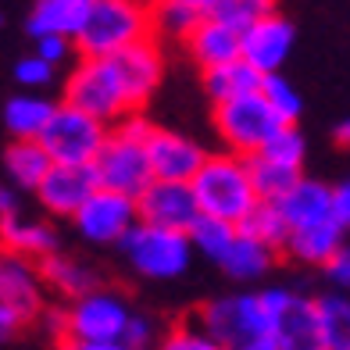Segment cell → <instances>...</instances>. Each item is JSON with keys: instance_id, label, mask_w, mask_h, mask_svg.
<instances>
[{"instance_id": "obj_29", "label": "cell", "mask_w": 350, "mask_h": 350, "mask_svg": "<svg viewBox=\"0 0 350 350\" xmlns=\"http://www.w3.org/2000/svg\"><path fill=\"white\" fill-rule=\"evenodd\" d=\"M240 236V226L229 218H215V215H200L193 221V229H189V240H193V250L204 254L208 261H221L226 258V250L232 247V240Z\"/></svg>"}, {"instance_id": "obj_23", "label": "cell", "mask_w": 350, "mask_h": 350, "mask_svg": "<svg viewBox=\"0 0 350 350\" xmlns=\"http://www.w3.org/2000/svg\"><path fill=\"white\" fill-rule=\"evenodd\" d=\"M279 208H282L286 221H290V229L336 218V208H332V186L318 183V179H300L290 193L279 200Z\"/></svg>"}, {"instance_id": "obj_5", "label": "cell", "mask_w": 350, "mask_h": 350, "mask_svg": "<svg viewBox=\"0 0 350 350\" xmlns=\"http://www.w3.org/2000/svg\"><path fill=\"white\" fill-rule=\"evenodd\" d=\"M118 247L136 275L157 279V282L186 275L189 261L197 254L186 229H168V226H154V221H136Z\"/></svg>"}, {"instance_id": "obj_14", "label": "cell", "mask_w": 350, "mask_h": 350, "mask_svg": "<svg viewBox=\"0 0 350 350\" xmlns=\"http://www.w3.org/2000/svg\"><path fill=\"white\" fill-rule=\"evenodd\" d=\"M147 154H150L154 179L189 183L200 172V165L208 161V150H204L197 139H189L186 133H175V129H157V125L147 136Z\"/></svg>"}, {"instance_id": "obj_9", "label": "cell", "mask_w": 350, "mask_h": 350, "mask_svg": "<svg viewBox=\"0 0 350 350\" xmlns=\"http://www.w3.org/2000/svg\"><path fill=\"white\" fill-rule=\"evenodd\" d=\"M107 136H111V122L61 100L51 122H46V129L40 133V143L57 165H93Z\"/></svg>"}, {"instance_id": "obj_12", "label": "cell", "mask_w": 350, "mask_h": 350, "mask_svg": "<svg viewBox=\"0 0 350 350\" xmlns=\"http://www.w3.org/2000/svg\"><path fill=\"white\" fill-rule=\"evenodd\" d=\"M136 204H139V221L186 229V232L204 215L200 200L193 193V183H183V179H150L147 189L136 197Z\"/></svg>"}, {"instance_id": "obj_26", "label": "cell", "mask_w": 350, "mask_h": 350, "mask_svg": "<svg viewBox=\"0 0 350 350\" xmlns=\"http://www.w3.org/2000/svg\"><path fill=\"white\" fill-rule=\"evenodd\" d=\"M54 107L57 104L43 100L40 93H18L4 104V129L11 133V139H40Z\"/></svg>"}, {"instance_id": "obj_20", "label": "cell", "mask_w": 350, "mask_h": 350, "mask_svg": "<svg viewBox=\"0 0 350 350\" xmlns=\"http://www.w3.org/2000/svg\"><path fill=\"white\" fill-rule=\"evenodd\" d=\"M0 247L22 254V258L43 261L46 254L57 250V232L46 226L43 218H29L22 211H8V215H0Z\"/></svg>"}, {"instance_id": "obj_28", "label": "cell", "mask_w": 350, "mask_h": 350, "mask_svg": "<svg viewBox=\"0 0 350 350\" xmlns=\"http://www.w3.org/2000/svg\"><path fill=\"white\" fill-rule=\"evenodd\" d=\"M318 314V347L322 350H350V297L325 293L314 300Z\"/></svg>"}, {"instance_id": "obj_15", "label": "cell", "mask_w": 350, "mask_h": 350, "mask_svg": "<svg viewBox=\"0 0 350 350\" xmlns=\"http://www.w3.org/2000/svg\"><path fill=\"white\" fill-rule=\"evenodd\" d=\"M290 51H293V25L279 11L265 14V18L243 29V57L265 75L279 72L286 65V57H290Z\"/></svg>"}, {"instance_id": "obj_21", "label": "cell", "mask_w": 350, "mask_h": 350, "mask_svg": "<svg viewBox=\"0 0 350 350\" xmlns=\"http://www.w3.org/2000/svg\"><path fill=\"white\" fill-rule=\"evenodd\" d=\"M90 8L93 0H36L33 14H29V33L33 36L57 33V36L75 40L90 18Z\"/></svg>"}, {"instance_id": "obj_34", "label": "cell", "mask_w": 350, "mask_h": 350, "mask_svg": "<svg viewBox=\"0 0 350 350\" xmlns=\"http://www.w3.org/2000/svg\"><path fill=\"white\" fill-rule=\"evenodd\" d=\"M261 93L268 97V104L275 107V115L282 122H297L300 111H304V100H300V93L290 86V79H282L279 72H268L261 79Z\"/></svg>"}, {"instance_id": "obj_7", "label": "cell", "mask_w": 350, "mask_h": 350, "mask_svg": "<svg viewBox=\"0 0 350 350\" xmlns=\"http://www.w3.org/2000/svg\"><path fill=\"white\" fill-rule=\"evenodd\" d=\"M65 100L90 111V115L104 118V122H118V118L129 115V111H136L115 54L79 61L65 79Z\"/></svg>"}, {"instance_id": "obj_39", "label": "cell", "mask_w": 350, "mask_h": 350, "mask_svg": "<svg viewBox=\"0 0 350 350\" xmlns=\"http://www.w3.org/2000/svg\"><path fill=\"white\" fill-rule=\"evenodd\" d=\"M157 340V325L150 322L147 314H133L129 332H125V350H143Z\"/></svg>"}, {"instance_id": "obj_41", "label": "cell", "mask_w": 350, "mask_h": 350, "mask_svg": "<svg viewBox=\"0 0 350 350\" xmlns=\"http://www.w3.org/2000/svg\"><path fill=\"white\" fill-rule=\"evenodd\" d=\"M325 275L340 286V290H347L350 293V243H343L340 250H336V258H332L329 265H325Z\"/></svg>"}, {"instance_id": "obj_32", "label": "cell", "mask_w": 350, "mask_h": 350, "mask_svg": "<svg viewBox=\"0 0 350 350\" xmlns=\"http://www.w3.org/2000/svg\"><path fill=\"white\" fill-rule=\"evenodd\" d=\"M261 157H272V161H282V165H293V168H304V157H308V143L300 136L297 122H286L282 129L272 136L261 147Z\"/></svg>"}, {"instance_id": "obj_44", "label": "cell", "mask_w": 350, "mask_h": 350, "mask_svg": "<svg viewBox=\"0 0 350 350\" xmlns=\"http://www.w3.org/2000/svg\"><path fill=\"white\" fill-rule=\"evenodd\" d=\"M172 4H183V8L197 11V14H211L218 8V0H172Z\"/></svg>"}, {"instance_id": "obj_2", "label": "cell", "mask_w": 350, "mask_h": 350, "mask_svg": "<svg viewBox=\"0 0 350 350\" xmlns=\"http://www.w3.org/2000/svg\"><path fill=\"white\" fill-rule=\"evenodd\" d=\"M193 193L200 200L204 215L215 218H229L240 221L254 211L258 204V186H254V172H250V157L226 150V154H208V161L200 165V172L193 175Z\"/></svg>"}, {"instance_id": "obj_11", "label": "cell", "mask_w": 350, "mask_h": 350, "mask_svg": "<svg viewBox=\"0 0 350 350\" xmlns=\"http://www.w3.org/2000/svg\"><path fill=\"white\" fill-rule=\"evenodd\" d=\"M261 304L268 314V325H272L275 350H322L311 297H300L286 286H268V290H261Z\"/></svg>"}, {"instance_id": "obj_33", "label": "cell", "mask_w": 350, "mask_h": 350, "mask_svg": "<svg viewBox=\"0 0 350 350\" xmlns=\"http://www.w3.org/2000/svg\"><path fill=\"white\" fill-rule=\"evenodd\" d=\"M200 18H204V14L189 11L183 4H172V0H154V29H157V33H165V36H172V40H186Z\"/></svg>"}, {"instance_id": "obj_35", "label": "cell", "mask_w": 350, "mask_h": 350, "mask_svg": "<svg viewBox=\"0 0 350 350\" xmlns=\"http://www.w3.org/2000/svg\"><path fill=\"white\" fill-rule=\"evenodd\" d=\"M275 11V0H218V8L211 14H218L221 22H229L232 29H243L254 25L258 18H265V14Z\"/></svg>"}, {"instance_id": "obj_22", "label": "cell", "mask_w": 350, "mask_h": 350, "mask_svg": "<svg viewBox=\"0 0 350 350\" xmlns=\"http://www.w3.org/2000/svg\"><path fill=\"white\" fill-rule=\"evenodd\" d=\"M275 265V247H268L265 240H258V236H250L240 229V236L232 240V247L226 250V258L218 261V268L226 272L229 279L236 282H254L272 272Z\"/></svg>"}, {"instance_id": "obj_31", "label": "cell", "mask_w": 350, "mask_h": 350, "mask_svg": "<svg viewBox=\"0 0 350 350\" xmlns=\"http://www.w3.org/2000/svg\"><path fill=\"white\" fill-rule=\"evenodd\" d=\"M240 229L250 232V236H258V240H265L268 247H275V250H282L286 240H290V221H286L279 200H258L254 211L240 221Z\"/></svg>"}, {"instance_id": "obj_16", "label": "cell", "mask_w": 350, "mask_h": 350, "mask_svg": "<svg viewBox=\"0 0 350 350\" xmlns=\"http://www.w3.org/2000/svg\"><path fill=\"white\" fill-rule=\"evenodd\" d=\"M43 290L46 282L40 272V261L0 247V300H8V304L22 308L29 318H36L43 311Z\"/></svg>"}, {"instance_id": "obj_45", "label": "cell", "mask_w": 350, "mask_h": 350, "mask_svg": "<svg viewBox=\"0 0 350 350\" xmlns=\"http://www.w3.org/2000/svg\"><path fill=\"white\" fill-rule=\"evenodd\" d=\"M336 139H340V143H343V147H350V118H347V122H340V125H336Z\"/></svg>"}, {"instance_id": "obj_40", "label": "cell", "mask_w": 350, "mask_h": 350, "mask_svg": "<svg viewBox=\"0 0 350 350\" xmlns=\"http://www.w3.org/2000/svg\"><path fill=\"white\" fill-rule=\"evenodd\" d=\"M29 322H33V318H29L22 308H14V304H8V300H0V343L14 340Z\"/></svg>"}, {"instance_id": "obj_18", "label": "cell", "mask_w": 350, "mask_h": 350, "mask_svg": "<svg viewBox=\"0 0 350 350\" xmlns=\"http://www.w3.org/2000/svg\"><path fill=\"white\" fill-rule=\"evenodd\" d=\"M118 68H122V79L125 86H129V97H133V107L139 111L154 97V90L161 86V75H165V54L157 40H139L133 46H125V51L115 54Z\"/></svg>"}, {"instance_id": "obj_1", "label": "cell", "mask_w": 350, "mask_h": 350, "mask_svg": "<svg viewBox=\"0 0 350 350\" xmlns=\"http://www.w3.org/2000/svg\"><path fill=\"white\" fill-rule=\"evenodd\" d=\"M129 300L111 290H90L75 297L65 311L51 314V336L75 350H125V332L133 322Z\"/></svg>"}, {"instance_id": "obj_4", "label": "cell", "mask_w": 350, "mask_h": 350, "mask_svg": "<svg viewBox=\"0 0 350 350\" xmlns=\"http://www.w3.org/2000/svg\"><path fill=\"white\" fill-rule=\"evenodd\" d=\"M154 125L139 115V111H129L125 118L115 122L107 143L100 147L97 161H93V172H97L100 186L122 189V193L139 197L147 183L154 179L150 168V154H147V136Z\"/></svg>"}, {"instance_id": "obj_27", "label": "cell", "mask_w": 350, "mask_h": 350, "mask_svg": "<svg viewBox=\"0 0 350 350\" xmlns=\"http://www.w3.org/2000/svg\"><path fill=\"white\" fill-rule=\"evenodd\" d=\"M261 79L265 72H258L247 57H236L204 72V86H208L211 100H229V97H243V93L261 90Z\"/></svg>"}, {"instance_id": "obj_30", "label": "cell", "mask_w": 350, "mask_h": 350, "mask_svg": "<svg viewBox=\"0 0 350 350\" xmlns=\"http://www.w3.org/2000/svg\"><path fill=\"white\" fill-rule=\"evenodd\" d=\"M250 172H254V186H258L261 200H282L300 179H304V172H300V168L272 161V157H261V154L250 157Z\"/></svg>"}, {"instance_id": "obj_3", "label": "cell", "mask_w": 350, "mask_h": 350, "mask_svg": "<svg viewBox=\"0 0 350 350\" xmlns=\"http://www.w3.org/2000/svg\"><path fill=\"white\" fill-rule=\"evenodd\" d=\"M154 33V0H93L83 33L75 36V51L83 57H104Z\"/></svg>"}, {"instance_id": "obj_43", "label": "cell", "mask_w": 350, "mask_h": 350, "mask_svg": "<svg viewBox=\"0 0 350 350\" xmlns=\"http://www.w3.org/2000/svg\"><path fill=\"white\" fill-rule=\"evenodd\" d=\"M14 186V183H11ZM0 183V215H8V211H18V197H14V189Z\"/></svg>"}, {"instance_id": "obj_13", "label": "cell", "mask_w": 350, "mask_h": 350, "mask_svg": "<svg viewBox=\"0 0 350 350\" xmlns=\"http://www.w3.org/2000/svg\"><path fill=\"white\" fill-rule=\"evenodd\" d=\"M100 186L93 165H51V172L43 175V183L36 189V200L46 215L54 218H72L86 204V197Z\"/></svg>"}, {"instance_id": "obj_17", "label": "cell", "mask_w": 350, "mask_h": 350, "mask_svg": "<svg viewBox=\"0 0 350 350\" xmlns=\"http://www.w3.org/2000/svg\"><path fill=\"white\" fill-rule=\"evenodd\" d=\"M183 43H186V51H189V57L197 61L200 72L243 57V33L232 29L229 22H221L218 14H204V18L193 25V33H189Z\"/></svg>"}, {"instance_id": "obj_38", "label": "cell", "mask_w": 350, "mask_h": 350, "mask_svg": "<svg viewBox=\"0 0 350 350\" xmlns=\"http://www.w3.org/2000/svg\"><path fill=\"white\" fill-rule=\"evenodd\" d=\"M72 46H75L72 36H57V33L36 36V54H43L51 65H65V61L72 57Z\"/></svg>"}, {"instance_id": "obj_8", "label": "cell", "mask_w": 350, "mask_h": 350, "mask_svg": "<svg viewBox=\"0 0 350 350\" xmlns=\"http://www.w3.org/2000/svg\"><path fill=\"white\" fill-rule=\"evenodd\" d=\"M282 118L275 115V107L268 104L261 90L243 93V97L215 100V133L226 143V150H236L243 157L261 154V147L282 129Z\"/></svg>"}, {"instance_id": "obj_37", "label": "cell", "mask_w": 350, "mask_h": 350, "mask_svg": "<svg viewBox=\"0 0 350 350\" xmlns=\"http://www.w3.org/2000/svg\"><path fill=\"white\" fill-rule=\"evenodd\" d=\"M54 68L43 54H29V57H18L14 61V83L18 86H29V90H43V86H51V79H54Z\"/></svg>"}, {"instance_id": "obj_10", "label": "cell", "mask_w": 350, "mask_h": 350, "mask_svg": "<svg viewBox=\"0 0 350 350\" xmlns=\"http://www.w3.org/2000/svg\"><path fill=\"white\" fill-rule=\"evenodd\" d=\"M72 221H75V229L83 240L100 243V247H115L139 221V204H136L133 193H122V189H111V186H97L86 197L83 208L72 215Z\"/></svg>"}, {"instance_id": "obj_19", "label": "cell", "mask_w": 350, "mask_h": 350, "mask_svg": "<svg viewBox=\"0 0 350 350\" xmlns=\"http://www.w3.org/2000/svg\"><path fill=\"white\" fill-rule=\"evenodd\" d=\"M347 243V229L340 218H325V221H311V226H297L290 229V240H286V254L300 265H318L325 268L336 250Z\"/></svg>"}, {"instance_id": "obj_36", "label": "cell", "mask_w": 350, "mask_h": 350, "mask_svg": "<svg viewBox=\"0 0 350 350\" xmlns=\"http://www.w3.org/2000/svg\"><path fill=\"white\" fill-rule=\"evenodd\" d=\"M165 347L168 350H218V343L211 340V332L200 325V318L197 322H183V325L168 329Z\"/></svg>"}, {"instance_id": "obj_6", "label": "cell", "mask_w": 350, "mask_h": 350, "mask_svg": "<svg viewBox=\"0 0 350 350\" xmlns=\"http://www.w3.org/2000/svg\"><path fill=\"white\" fill-rule=\"evenodd\" d=\"M200 325L226 350H275L261 293H229L200 308Z\"/></svg>"}, {"instance_id": "obj_25", "label": "cell", "mask_w": 350, "mask_h": 350, "mask_svg": "<svg viewBox=\"0 0 350 350\" xmlns=\"http://www.w3.org/2000/svg\"><path fill=\"white\" fill-rule=\"evenodd\" d=\"M54 157L46 154V147L40 139H14L11 147L4 150V168H8V179L18 186V189H29L36 193L43 175L51 172Z\"/></svg>"}, {"instance_id": "obj_24", "label": "cell", "mask_w": 350, "mask_h": 350, "mask_svg": "<svg viewBox=\"0 0 350 350\" xmlns=\"http://www.w3.org/2000/svg\"><path fill=\"white\" fill-rule=\"evenodd\" d=\"M40 272H43V282H46V290H54L57 297H83L90 290H97L100 286V275L93 272L90 265L83 261H75V258H61V254H46V258L40 261Z\"/></svg>"}, {"instance_id": "obj_42", "label": "cell", "mask_w": 350, "mask_h": 350, "mask_svg": "<svg viewBox=\"0 0 350 350\" xmlns=\"http://www.w3.org/2000/svg\"><path fill=\"white\" fill-rule=\"evenodd\" d=\"M332 208H336V218L343 221V229L350 232V179L332 186Z\"/></svg>"}]
</instances>
